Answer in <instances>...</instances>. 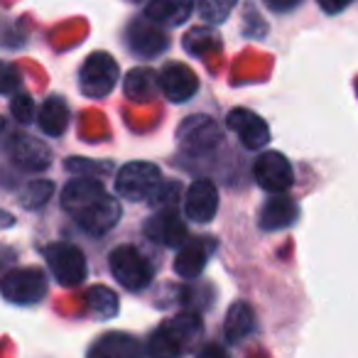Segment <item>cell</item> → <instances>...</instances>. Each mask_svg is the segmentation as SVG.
I'll return each mask as SVG.
<instances>
[{"instance_id": "1", "label": "cell", "mask_w": 358, "mask_h": 358, "mask_svg": "<svg viewBox=\"0 0 358 358\" xmlns=\"http://www.w3.org/2000/svg\"><path fill=\"white\" fill-rule=\"evenodd\" d=\"M201 331H204V327H201L199 314H177L152 334V338L148 341V353H152V356H182L201 336Z\"/></svg>"}, {"instance_id": "2", "label": "cell", "mask_w": 358, "mask_h": 358, "mask_svg": "<svg viewBox=\"0 0 358 358\" xmlns=\"http://www.w3.org/2000/svg\"><path fill=\"white\" fill-rule=\"evenodd\" d=\"M162 185V172L152 162H128L115 174V194L125 201H150Z\"/></svg>"}, {"instance_id": "3", "label": "cell", "mask_w": 358, "mask_h": 358, "mask_svg": "<svg viewBox=\"0 0 358 358\" xmlns=\"http://www.w3.org/2000/svg\"><path fill=\"white\" fill-rule=\"evenodd\" d=\"M110 275L128 292H140L152 282V265L133 245H118L108 258Z\"/></svg>"}, {"instance_id": "4", "label": "cell", "mask_w": 358, "mask_h": 358, "mask_svg": "<svg viewBox=\"0 0 358 358\" xmlns=\"http://www.w3.org/2000/svg\"><path fill=\"white\" fill-rule=\"evenodd\" d=\"M118 64L108 52H94L79 69V89L86 99H106L118 84Z\"/></svg>"}, {"instance_id": "5", "label": "cell", "mask_w": 358, "mask_h": 358, "mask_svg": "<svg viewBox=\"0 0 358 358\" xmlns=\"http://www.w3.org/2000/svg\"><path fill=\"white\" fill-rule=\"evenodd\" d=\"M45 260L50 265V273L62 287H76L86 280V258L76 245L71 243H52L45 250Z\"/></svg>"}, {"instance_id": "6", "label": "cell", "mask_w": 358, "mask_h": 358, "mask_svg": "<svg viewBox=\"0 0 358 358\" xmlns=\"http://www.w3.org/2000/svg\"><path fill=\"white\" fill-rule=\"evenodd\" d=\"M47 294V275L37 268H15L3 278V297L13 304H35Z\"/></svg>"}, {"instance_id": "7", "label": "cell", "mask_w": 358, "mask_h": 358, "mask_svg": "<svg viewBox=\"0 0 358 358\" xmlns=\"http://www.w3.org/2000/svg\"><path fill=\"white\" fill-rule=\"evenodd\" d=\"M177 140L182 150L189 155H204L219 148L221 143V130L209 115H189L185 123L179 125Z\"/></svg>"}, {"instance_id": "8", "label": "cell", "mask_w": 358, "mask_h": 358, "mask_svg": "<svg viewBox=\"0 0 358 358\" xmlns=\"http://www.w3.org/2000/svg\"><path fill=\"white\" fill-rule=\"evenodd\" d=\"M253 177L260 185V189L270 192V194L287 192L294 182L292 164L287 162V157L282 152H275V150L258 155V159L253 164Z\"/></svg>"}, {"instance_id": "9", "label": "cell", "mask_w": 358, "mask_h": 358, "mask_svg": "<svg viewBox=\"0 0 358 358\" xmlns=\"http://www.w3.org/2000/svg\"><path fill=\"white\" fill-rule=\"evenodd\" d=\"M125 40L133 55L143 57V59H155L157 55H162L169 45V37L164 32L162 25H157L155 20H150L148 15L143 20L130 22L128 32H125Z\"/></svg>"}, {"instance_id": "10", "label": "cell", "mask_w": 358, "mask_h": 358, "mask_svg": "<svg viewBox=\"0 0 358 358\" xmlns=\"http://www.w3.org/2000/svg\"><path fill=\"white\" fill-rule=\"evenodd\" d=\"M145 236L152 243L167 245V248H182L189 241V229L177 214V209L169 206V209H159L155 216H150L145 224Z\"/></svg>"}, {"instance_id": "11", "label": "cell", "mask_w": 358, "mask_h": 358, "mask_svg": "<svg viewBox=\"0 0 358 358\" xmlns=\"http://www.w3.org/2000/svg\"><path fill=\"white\" fill-rule=\"evenodd\" d=\"M101 196H106V189H103V185H101L99 177L76 174L71 182H66L64 189H62V206H64L66 214H71L76 219L81 211L94 206Z\"/></svg>"}, {"instance_id": "12", "label": "cell", "mask_w": 358, "mask_h": 358, "mask_svg": "<svg viewBox=\"0 0 358 358\" xmlns=\"http://www.w3.org/2000/svg\"><path fill=\"white\" fill-rule=\"evenodd\" d=\"M159 91L172 103H185L199 91V79L187 64L172 62V64H167L159 71Z\"/></svg>"}, {"instance_id": "13", "label": "cell", "mask_w": 358, "mask_h": 358, "mask_svg": "<svg viewBox=\"0 0 358 358\" xmlns=\"http://www.w3.org/2000/svg\"><path fill=\"white\" fill-rule=\"evenodd\" d=\"M8 155L25 172H42L52 162V150L37 138H32V135H15V138H10Z\"/></svg>"}, {"instance_id": "14", "label": "cell", "mask_w": 358, "mask_h": 358, "mask_svg": "<svg viewBox=\"0 0 358 358\" xmlns=\"http://www.w3.org/2000/svg\"><path fill=\"white\" fill-rule=\"evenodd\" d=\"M219 211V189L211 179H196L185 199V214L194 224H209Z\"/></svg>"}, {"instance_id": "15", "label": "cell", "mask_w": 358, "mask_h": 358, "mask_svg": "<svg viewBox=\"0 0 358 358\" xmlns=\"http://www.w3.org/2000/svg\"><path fill=\"white\" fill-rule=\"evenodd\" d=\"M229 130H234L238 135V140L243 143V148L248 150H260L270 143V128L260 115H255L248 108H234L226 118Z\"/></svg>"}, {"instance_id": "16", "label": "cell", "mask_w": 358, "mask_h": 358, "mask_svg": "<svg viewBox=\"0 0 358 358\" xmlns=\"http://www.w3.org/2000/svg\"><path fill=\"white\" fill-rule=\"evenodd\" d=\"M120 216H123L120 201L115 199V196L106 194V196H101L94 206H89L86 211H81V214L76 216V224H79L86 234L103 236V234H108L110 229L118 226Z\"/></svg>"}, {"instance_id": "17", "label": "cell", "mask_w": 358, "mask_h": 358, "mask_svg": "<svg viewBox=\"0 0 358 358\" xmlns=\"http://www.w3.org/2000/svg\"><path fill=\"white\" fill-rule=\"evenodd\" d=\"M216 250L214 238L201 236V238H189L182 248L177 250V260H174V273L179 278L192 280L196 275H201V270L206 268V260L211 258V253Z\"/></svg>"}, {"instance_id": "18", "label": "cell", "mask_w": 358, "mask_h": 358, "mask_svg": "<svg viewBox=\"0 0 358 358\" xmlns=\"http://www.w3.org/2000/svg\"><path fill=\"white\" fill-rule=\"evenodd\" d=\"M299 216V206L294 199L285 196V192L273 194L260 209V229L263 231H280V229H289V226L297 221Z\"/></svg>"}, {"instance_id": "19", "label": "cell", "mask_w": 358, "mask_h": 358, "mask_svg": "<svg viewBox=\"0 0 358 358\" xmlns=\"http://www.w3.org/2000/svg\"><path fill=\"white\" fill-rule=\"evenodd\" d=\"M194 6V0H150L145 6V15L162 27H174L189 20Z\"/></svg>"}, {"instance_id": "20", "label": "cell", "mask_w": 358, "mask_h": 358, "mask_svg": "<svg viewBox=\"0 0 358 358\" xmlns=\"http://www.w3.org/2000/svg\"><path fill=\"white\" fill-rule=\"evenodd\" d=\"M253 329H255L253 309H250L245 302L231 304L229 314H226V322H224V338H226V343L236 346V343L245 341V338L253 334Z\"/></svg>"}, {"instance_id": "21", "label": "cell", "mask_w": 358, "mask_h": 358, "mask_svg": "<svg viewBox=\"0 0 358 358\" xmlns=\"http://www.w3.org/2000/svg\"><path fill=\"white\" fill-rule=\"evenodd\" d=\"M37 125H40L42 133L50 135V138L64 135L66 125H69V108H66V101L59 99V96H50V99L40 106Z\"/></svg>"}, {"instance_id": "22", "label": "cell", "mask_w": 358, "mask_h": 358, "mask_svg": "<svg viewBox=\"0 0 358 358\" xmlns=\"http://www.w3.org/2000/svg\"><path fill=\"white\" fill-rule=\"evenodd\" d=\"M157 89H159L157 71L148 69V66H135V69H130L123 84L125 96H128L130 101H138V103H145V101L155 99Z\"/></svg>"}, {"instance_id": "23", "label": "cell", "mask_w": 358, "mask_h": 358, "mask_svg": "<svg viewBox=\"0 0 358 358\" xmlns=\"http://www.w3.org/2000/svg\"><path fill=\"white\" fill-rule=\"evenodd\" d=\"M86 307L94 314L96 319H113L118 314V297H115L113 289L103 287V285H94V287L86 292Z\"/></svg>"}, {"instance_id": "24", "label": "cell", "mask_w": 358, "mask_h": 358, "mask_svg": "<svg viewBox=\"0 0 358 358\" xmlns=\"http://www.w3.org/2000/svg\"><path fill=\"white\" fill-rule=\"evenodd\" d=\"M52 194H55V185H52L50 179H32V182L25 185V189L20 192V201L25 209L35 211V209L47 206V201L52 199Z\"/></svg>"}, {"instance_id": "25", "label": "cell", "mask_w": 358, "mask_h": 358, "mask_svg": "<svg viewBox=\"0 0 358 358\" xmlns=\"http://www.w3.org/2000/svg\"><path fill=\"white\" fill-rule=\"evenodd\" d=\"M236 3H238V0H196V13H199L201 20L209 22V25H221V22L231 15Z\"/></svg>"}, {"instance_id": "26", "label": "cell", "mask_w": 358, "mask_h": 358, "mask_svg": "<svg viewBox=\"0 0 358 358\" xmlns=\"http://www.w3.org/2000/svg\"><path fill=\"white\" fill-rule=\"evenodd\" d=\"M91 353H101V356H135L138 353V343L130 336H125V334H108Z\"/></svg>"}, {"instance_id": "27", "label": "cell", "mask_w": 358, "mask_h": 358, "mask_svg": "<svg viewBox=\"0 0 358 358\" xmlns=\"http://www.w3.org/2000/svg\"><path fill=\"white\" fill-rule=\"evenodd\" d=\"M10 115L15 118V123L30 125L32 120L37 118L35 101H32V96H27V94H15V96H13V101H10Z\"/></svg>"}, {"instance_id": "28", "label": "cell", "mask_w": 358, "mask_h": 358, "mask_svg": "<svg viewBox=\"0 0 358 358\" xmlns=\"http://www.w3.org/2000/svg\"><path fill=\"white\" fill-rule=\"evenodd\" d=\"M179 192H182L179 189V182H162L157 187V192L150 196L148 204L159 206V209H169V206H174L179 201Z\"/></svg>"}, {"instance_id": "29", "label": "cell", "mask_w": 358, "mask_h": 358, "mask_svg": "<svg viewBox=\"0 0 358 358\" xmlns=\"http://www.w3.org/2000/svg\"><path fill=\"white\" fill-rule=\"evenodd\" d=\"M66 169L74 174H86V177H101V174L110 172V164H99L94 159H84V157H69L66 159Z\"/></svg>"}, {"instance_id": "30", "label": "cell", "mask_w": 358, "mask_h": 358, "mask_svg": "<svg viewBox=\"0 0 358 358\" xmlns=\"http://www.w3.org/2000/svg\"><path fill=\"white\" fill-rule=\"evenodd\" d=\"M17 84H20V76H17V71L13 69L10 64H8L6 66V74H3V94H6V96H15Z\"/></svg>"}, {"instance_id": "31", "label": "cell", "mask_w": 358, "mask_h": 358, "mask_svg": "<svg viewBox=\"0 0 358 358\" xmlns=\"http://www.w3.org/2000/svg\"><path fill=\"white\" fill-rule=\"evenodd\" d=\"M319 6H322L324 13H329V15H336V13L346 10L348 6H351L353 0H317Z\"/></svg>"}, {"instance_id": "32", "label": "cell", "mask_w": 358, "mask_h": 358, "mask_svg": "<svg viewBox=\"0 0 358 358\" xmlns=\"http://www.w3.org/2000/svg\"><path fill=\"white\" fill-rule=\"evenodd\" d=\"M263 3L275 13H287V10H292V8L297 6L299 0H263Z\"/></svg>"}, {"instance_id": "33", "label": "cell", "mask_w": 358, "mask_h": 358, "mask_svg": "<svg viewBox=\"0 0 358 358\" xmlns=\"http://www.w3.org/2000/svg\"><path fill=\"white\" fill-rule=\"evenodd\" d=\"M209 353H216V356H224V348H219V346H209V348H204V351H201V356H209Z\"/></svg>"}, {"instance_id": "34", "label": "cell", "mask_w": 358, "mask_h": 358, "mask_svg": "<svg viewBox=\"0 0 358 358\" xmlns=\"http://www.w3.org/2000/svg\"><path fill=\"white\" fill-rule=\"evenodd\" d=\"M130 3H143V0H130Z\"/></svg>"}]
</instances>
